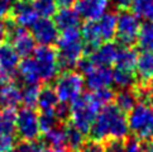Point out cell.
<instances>
[{
	"label": "cell",
	"mask_w": 153,
	"mask_h": 152,
	"mask_svg": "<svg viewBox=\"0 0 153 152\" xmlns=\"http://www.w3.org/2000/svg\"><path fill=\"white\" fill-rule=\"evenodd\" d=\"M56 45L59 71L63 72L74 70L77 61L84 56V41L79 28L63 31Z\"/></svg>",
	"instance_id": "6da1fadb"
},
{
	"label": "cell",
	"mask_w": 153,
	"mask_h": 152,
	"mask_svg": "<svg viewBox=\"0 0 153 152\" xmlns=\"http://www.w3.org/2000/svg\"><path fill=\"white\" fill-rule=\"evenodd\" d=\"M101 104L94 93L81 94L77 99L70 104V121L75 124L85 136L89 134L91 124L101 109Z\"/></svg>",
	"instance_id": "7a4b0ae2"
},
{
	"label": "cell",
	"mask_w": 153,
	"mask_h": 152,
	"mask_svg": "<svg viewBox=\"0 0 153 152\" xmlns=\"http://www.w3.org/2000/svg\"><path fill=\"white\" fill-rule=\"evenodd\" d=\"M84 85V76L77 71L70 70L61 72V75H57L53 89L58 98V101L71 104L82 94Z\"/></svg>",
	"instance_id": "3957f363"
},
{
	"label": "cell",
	"mask_w": 153,
	"mask_h": 152,
	"mask_svg": "<svg viewBox=\"0 0 153 152\" xmlns=\"http://www.w3.org/2000/svg\"><path fill=\"white\" fill-rule=\"evenodd\" d=\"M140 20L137 15L129 10H120L117 15V32L115 43L120 48L133 47L137 43L140 29Z\"/></svg>",
	"instance_id": "277c9868"
},
{
	"label": "cell",
	"mask_w": 153,
	"mask_h": 152,
	"mask_svg": "<svg viewBox=\"0 0 153 152\" xmlns=\"http://www.w3.org/2000/svg\"><path fill=\"white\" fill-rule=\"evenodd\" d=\"M39 75V80L43 84L51 83L53 79L57 77L59 72L57 63V52L51 46H39L33 52V57Z\"/></svg>",
	"instance_id": "5b68a950"
},
{
	"label": "cell",
	"mask_w": 153,
	"mask_h": 152,
	"mask_svg": "<svg viewBox=\"0 0 153 152\" xmlns=\"http://www.w3.org/2000/svg\"><path fill=\"white\" fill-rule=\"evenodd\" d=\"M129 131L139 139H149V132L153 126V114L147 103H137L127 117Z\"/></svg>",
	"instance_id": "8992f818"
},
{
	"label": "cell",
	"mask_w": 153,
	"mask_h": 152,
	"mask_svg": "<svg viewBox=\"0 0 153 152\" xmlns=\"http://www.w3.org/2000/svg\"><path fill=\"white\" fill-rule=\"evenodd\" d=\"M15 134L22 141H36L41 137L38 114L33 108H22L15 118Z\"/></svg>",
	"instance_id": "52a82bcc"
},
{
	"label": "cell",
	"mask_w": 153,
	"mask_h": 152,
	"mask_svg": "<svg viewBox=\"0 0 153 152\" xmlns=\"http://www.w3.org/2000/svg\"><path fill=\"white\" fill-rule=\"evenodd\" d=\"M19 56L10 43L0 45V85L14 83L18 76Z\"/></svg>",
	"instance_id": "ba28073f"
},
{
	"label": "cell",
	"mask_w": 153,
	"mask_h": 152,
	"mask_svg": "<svg viewBox=\"0 0 153 152\" xmlns=\"http://www.w3.org/2000/svg\"><path fill=\"white\" fill-rule=\"evenodd\" d=\"M32 36L41 46H52L58 41L59 31L51 18H41L32 25Z\"/></svg>",
	"instance_id": "9c48e42d"
},
{
	"label": "cell",
	"mask_w": 153,
	"mask_h": 152,
	"mask_svg": "<svg viewBox=\"0 0 153 152\" xmlns=\"http://www.w3.org/2000/svg\"><path fill=\"white\" fill-rule=\"evenodd\" d=\"M8 17L24 28H32L38 19L32 0H15Z\"/></svg>",
	"instance_id": "30bf717a"
},
{
	"label": "cell",
	"mask_w": 153,
	"mask_h": 152,
	"mask_svg": "<svg viewBox=\"0 0 153 152\" xmlns=\"http://www.w3.org/2000/svg\"><path fill=\"white\" fill-rule=\"evenodd\" d=\"M84 83L86 88L91 93L97 90L111 88L113 85V70L104 66H95L91 71L85 75Z\"/></svg>",
	"instance_id": "8fae6325"
},
{
	"label": "cell",
	"mask_w": 153,
	"mask_h": 152,
	"mask_svg": "<svg viewBox=\"0 0 153 152\" xmlns=\"http://www.w3.org/2000/svg\"><path fill=\"white\" fill-rule=\"evenodd\" d=\"M109 8V0H79L75 10L80 18L95 22L106 13Z\"/></svg>",
	"instance_id": "7c38bea8"
},
{
	"label": "cell",
	"mask_w": 153,
	"mask_h": 152,
	"mask_svg": "<svg viewBox=\"0 0 153 152\" xmlns=\"http://www.w3.org/2000/svg\"><path fill=\"white\" fill-rule=\"evenodd\" d=\"M118 50H119V47H118L117 43L104 42L96 48V50L92 51L90 55H85V56H89L95 66L109 67L115 62Z\"/></svg>",
	"instance_id": "4fadbf2b"
},
{
	"label": "cell",
	"mask_w": 153,
	"mask_h": 152,
	"mask_svg": "<svg viewBox=\"0 0 153 152\" xmlns=\"http://www.w3.org/2000/svg\"><path fill=\"white\" fill-rule=\"evenodd\" d=\"M137 84L149 85L153 81V52H142L137 57L135 63Z\"/></svg>",
	"instance_id": "5bb4252c"
},
{
	"label": "cell",
	"mask_w": 153,
	"mask_h": 152,
	"mask_svg": "<svg viewBox=\"0 0 153 152\" xmlns=\"http://www.w3.org/2000/svg\"><path fill=\"white\" fill-rule=\"evenodd\" d=\"M62 124L65 131V146H66V148L70 152H80L87 139L86 136L79 128H76L71 121H67Z\"/></svg>",
	"instance_id": "9a60e30c"
},
{
	"label": "cell",
	"mask_w": 153,
	"mask_h": 152,
	"mask_svg": "<svg viewBox=\"0 0 153 152\" xmlns=\"http://www.w3.org/2000/svg\"><path fill=\"white\" fill-rule=\"evenodd\" d=\"M0 103L4 108L12 109H17L22 104V89L15 81L0 85Z\"/></svg>",
	"instance_id": "2e32d148"
},
{
	"label": "cell",
	"mask_w": 153,
	"mask_h": 152,
	"mask_svg": "<svg viewBox=\"0 0 153 152\" xmlns=\"http://www.w3.org/2000/svg\"><path fill=\"white\" fill-rule=\"evenodd\" d=\"M80 15L77 14L75 9L66 8V9H59V12L54 14V24L58 28V31H67L72 28H79L80 27Z\"/></svg>",
	"instance_id": "e0dca14e"
},
{
	"label": "cell",
	"mask_w": 153,
	"mask_h": 152,
	"mask_svg": "<svg viewBox=\"0 0 153 152\" xmlns=\"http://www.w3.org/2000/svg\"><path fill=\"white\" fill-rule=\"evenodd\" d=\"M97 27L100 31L101 41L104 42H111L115 38L117 32V14L113 12L105 13L100 19L96 20Z\"/></svg>",
	"instance_id": "ac0fdd59"
},
{
	"label": "cell",
	"mask_w": 153,
	"mask_h": 152,
	"mask_svg": "<svg viewBox=\"0 0 153 152\" xmlns=\"http://www.w3.org/2000/svg\"><path fill=\"white\" fill-rule=\"evenodd\" d=\"M138 103V98L134 91V88L119 89L114 95V104L119 110L128 114Z\"/></svg>",
	"instance_id": "d6986e66"
},
{
	"label": "cell",
	"mask_w": 153,
	"mask_h": 152,
	"mask_svg": "<svg viewBox=\"0 0 153 152\" xmlns=\"http://www.w3.org/2000/svg\"><path fill=\"white\" fill-rule=\"evenodd\" d=\"M18 76L23 81V84H39V75L33 58L25 57L23 61L19 62Z\"/></svg>",
	"instance_id": "ffe728a7"
},
{
	"label": "cell",
	"mask_w": 153,
	"mask_h": 152,
	"mask_svg": "<svg viewBox=\"0 0 153 152\" xmlns=\"http://www.w3.org/2000/svg\"><path fill=\"white\" fill-rule=\"evenodd\" d=\"M137 57L138 53L133 47L129 48H120L118 50L117 57H115V69H122V70H128V71H134L135 70V63H137Z\"/></svg>",
	"instance_id": "44dd1931"
},
{
	"label": "cell",
	"mask_w": 153,
	"mask_h": 152,
	"mask_svg": "<svg viewBox=\"0 0 153 152\" xmlns=\"http://www.w3.org/2000/svg\"><path fill=\"white\" fill-rule=\"evenodd\" d=\"M58 103V98L54 93L53 86L50 84H45L41 86L39 94H38V100H37V107L41 109V112L45 110H53L54 107Z\"/></svg>",
	"instance_id": "7402d4cb"
},
{
	"label": "cell",
	"mask_w": 153,
	"mask_h": 152,
	"mask_svg": "<svg viewBox=\"0 0 153 152\" xmlns=\"http://www.w3.org/2000/svg\"><path fill=\"white\" fill-rule=\"evenodd\" d=\"M42 143L46 148H56V147H66L65 146V131L63 124H58L50 131L43 133L42 137H39Z\"/></svg>",
	"instance_id": "603a6c76"
},
{
	"label": "cell",
	"mask_w": 153,
	"mask_h": 152,
	"mask_svg": "<svg viewBox=\"0 0 153 152\" xmlns=\"http://www.w3.org/2000/svg\"><path fill=\"white\" fill-rule=\"evenodd\" d=\"M137 75L134 71L114 69L113 70V84H115L119 89H130L137 85Z\"/></svg>",
	"instance_id": "cb8c5ba5"
},
{
	"label": "cell",
	"mask_w": 153,
	"mask_h": 152,
	"mask_svg": "<svg viewBox=\"0 0 153 152\" xmlns=\"http://www.w3.org/2000/svg\"><path fill=\"white\" fill-rule=\"evenodd\" d=\"M137 43L142 51L153 52V22H146L140 25Z\"/></svg>",
	"instance_id": "d4e9b609"
},
{
	"label": "cell",
	"mask_w": 153,
	"mask_h": 152,
	"mask_svg": "<svg viewBox=\"0 0 153 152\" xmlns=\"http://www.w3.org/2000/svg\"><path fill=\"white\" fill-rule=\"evenodd\" d=\"M15 118L17 112L12 108H4L0 110V134L17 136L15 134Z\"/></svg>",
	"instance_id": "484cf974"
},
{
	"label": "cell",
	"mask_w": 153,
	"mask_h": 152,
	"mask_svg": "<svg viewBox=\"0 0 153 152\" xmlns=\"http://www.w3.org/2000/svg\"><path fill=\"white\" fill-rule=\"evenodd\" d=\"M132 13L146 22H153V0H132Z\"/></svg>",
	"instance_id": "4316f807"
},
{
	"label": "cell",
	"mask_w": 153,
	"mask_h": 152,
	"mask_svg": "<svg viewBox=\"0 0 153 152\" xmlns=\"http://www.w3.org/2000/svg\"><path fill=\"white\" fill-rule=\"evenodd\" d=\"M22 89V103L27 108H33L37 107L38 94L41 90L39 84H24Z\"/></svg>",
	"instance_id": "83f0119b"
},
{
	"label": "cell",
	"mask_w": 153,
	"mask_h": 152,
	"mask_svg": "<svg viewBox=\"0 0 153 152\" xmlns=\"http://www.w3.org/2000/svg\"><path fill=\"white\" fill-rule=\"evenodd\" d=\"M33 7L37 15L41 18H51L57 10L54 0H33Z\"/></svg>",
	"instance_id": "f1b7e54d"
},
{
	"label": "cell",
	"mask_w": 153,
	"mask_h": 152,
	"mask_svg": "<svg viewBox=\"0 0 153 152\" xmlns=\"http://www.w3.org/2000/svg\"><path fill=\"white\" fill-rule=\"evenodd\" d=\"M38 123H39V129L42 133H45L50 129L57 127L58 124H62L58 122V119L54 115L53 110H45L38 114Z\"/></svg>",
	"instance_id": "f546056e"
},
{
	"label": "cell",
	"mask_w": 153,
	"mask_h": 152,
	"mask_svg": "<svg viewBox=\"0 0 153 152\" xmlns=\"http://www.w3.org/2000/svg\"><path fill=\"white\" fill-rule=\"evenodd\" d=\"M45 145L42 143L41 138L36 141H22L19 139L15 143L14 148L9 152H43L45 150Z\"/></svg>",
	"instance_id": "4dcf8cb0"
},
{
	"label": "cell",
	"mask_w": 153,
	"mask_h": 152,
	"mask_svg": "<svg viewBox=\"0 0 153 152\" xmlns=\"http://www.w3.org/2000/svg\"><path fill=\"white\" fill-rule=\"evenodd\" d=\"M124 152H146L142 139L135 136H128L124 139Z\"/></svg>",
	"instance_id": "1f68e13d"
},
{
	"label": "cell",
	"mask_w": 153,
	"mask_h": 152,
	"mask_svg": "<svg viewBox=\"0 0 153 152\" xmlns=\"http://www.w3.org/2000/svg\"><path fill=\"white\" fill-rule=\"evenodd\" d=\"M53 113H54V115H56V118L58 119L59 123H65V122L70 121V105L67 103L58 101L57 105L54 107Z\"/></svg>",
	"instance_id": "d6a6232c"
},
{
	"label": "cell",
	"mask_w": 153,
	"mask_h": 152,
	"mask_svg": "<svg viewBox=\"0 0 153 152\" xmlns=\"http://www.w3.org/2000/svg\"><path fill=\"white\" fill-rule=\"evenodd\" d=\"M95 96L96 99L99 100V103L101 104V107L110 104L111 101H114V95H115V91L111 90V88H106V89H101L95 91Z\"/></svg>",
	"instance_id": "836d02e7"
},
{
	"label": "cell",
	"mask_w": 153,
	"mask_h": 152,
	"mask_svg": "<svg viewBox=\"0 0 153 152\" xmlns=\"http://www.w3.org/2000/svg\"><path fill=\"white\" fill-rule=\"evenodd\" d=\"M17 142H18V137H17V136L0 134V152H9V151H12Z\"/></svg>",
	"instance_id": "e575fe53"
},
{
	"label": "cell",
	"mask_w": 153,
	"mask_h": 152,
	"mask_svg": "<svg viewBox=\"0 0 153 152\" xmlns=\"http://www.w3.org/2000/svg\"><path fill=\"white\" fill-rule=\"evenodd\" d=\"M104 152H124V141L123 139H111L109 138L102 142Z\"/></svg>",
	"instance_id": "d590c367"
},
{
	"label": "cell",
	"mask_w": 153,
	"mask_h": 152,
	"mask_svg": "<svg viewBox=\"0 0 153 152\" xmlns=\"http://www.w3.org/2000/svg\"><path fill=\"white\" fill-rule=\"evenodd\" d=\"M80 152H104V145L102 142L89 138V139H86V142L82 146Z\"/></svg>",
	"instance_id": "8d00e7d4"
},
{
	"label": "cell",
	"mask_w": 153,
	"mask_h": 152,
	"mask_svg": "<svg viewBox=\"0 0 153 152\" xmlns=\"http://www.w3.org/2000/svg\"><path fill=\"white\" fill-rule=\"evenodd\" d=\"M12 9V0H0V18L8 17Z\"/></svg>",
	"instance_id": "74e56055"
},
{
	"label": "cell",
	"mask_w": 153,
	"mask_h": 152,
	"mask_svg": "<svg viewBox=\"0 0 153 152\" xmlns=\"http://www.w3.org/2000/svg\"><path fill=\"white\" fill-rule=\"evenodd\" d=\"M114 7L118 10H127L130 7V1L132 0H111Z\"/></svg>",
	"instance_id": "f35d334b"
},
{
	"label": "cell",
	"mask_w": 153,
	"mask_h": 152,
	"mask_svg": "<svg viewBox=\"0 0 153 152\" xmlns=\"http://www.w3.org/2000/svg\"><path fill=\"white\" fill-rule=\"evenodd\" d=\"M54 4L59 9H66V8L72 7L75 4V0H54Z\"/></svg>",
	"instance_id": "ab89813d"
},
{
	"label": "cell",
	"mask_w": 153,
	"mask_h": 152,
	"mask_svg": "<svg viewBox=\"0 0 153 152\" xmlns=\"http://www.w3.org/2000/svg\"><path fill=\"white\" fill-rule=\"evenodd\" d=\"M7 39V27H5V20L0 18V45Z\"/></svg>",
	"instance_id": "60d3db41"
},
{
	"label": "cell",
	"mask_w": 153,
	"mask_h": 152,
	"mask_svg": "<svg viewBox=\"0 0 153 152\" xmlns=\"http://www.w3.org/2000/svg\"><path fill=\"white\" fill-rule=\"evenodd\" d=\"M43 152H70L66 147H56V148H45Z\"/></svg>",
	"instance_id": "b9f144b4"
},
{
	"label": "cell",
	"mask_w": 153,
	"mask_h": 152,
	"mask_svg": "<svg viewBox=\"0 0 153 152\" xmlns=\"http://www.w3.org/2000/svg\"><path fill=\"white\" fill-rule=\"evenodd\" d=\"M149 89H151V96H152V100H153V81L151 83V86H149Z\"/></svg>",
	"instance_id": "7bdbcfd3"
},
{
	"label": "cell",
	"mask_w": 153,
	"mask_h": 152,
	"mask_svg": "<svg viewBox=\"0 0 153 152\" xmlns=\"http://www.w3.org/2000/svg\"><path fill=\"white\" fill-rule=\"evenodd\" d=\"M149 139H152V141H153V126H152L151 132H149Z\"/></svg>",
	"instance_id": "ee69618b"
},
{
	"label": "cell",
	"mask_w": 153,
	"mask_h": 152,
	"mask_svg": "<svg viewBox=\"0 0 153 152\" xmlns=\"http://www.w3.org/2000/svg\"><path fill=\"white\" fill-rule=\"evenodd\" d=\"M151 112H152V114H153V100L151 101Z\"/></svg>",
	"instance_id": "f6af8a7d"
},
{
	"label": "cell",
	"mask_w": 153,
	"mask_h": 152,
	"mask_svg": "<svg viewBox=\"0 0 153 152\" xmlns=\"http://www.w3.org/2000/svg\"><path fill=\"white\" fill-rule=\"evenodd\" d=\"M0 107H1V103H0Z\"/></svg>",
	"instance_id": "bcb514c9"
}]
</instances>
